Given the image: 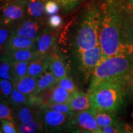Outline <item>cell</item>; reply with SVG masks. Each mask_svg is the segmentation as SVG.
<instances>
[{"label":"cell","instance_id":"d6986e66","mask_svg":"<svg viewBox=\"0 0 133 133\" xmlns=\"http://www.w3.org/2000/svg\"><path fill=\"white\" fill-rule=\"evenodd\" d=\"M97 121L98 126L100 128L105 126L119 123V121L116 117L115 113L109 112V111L101 110L96 109L90 110Z\"/></svg>","mask_w":133,"mask_h":133},{"label":"cell","instance_id":"5b68a950","mask_svg":"<svg viewBox=\"0 0 133 133\" xmlns=\"http://www.w3.org/2000/svg\"><path fill=\"white\" fill-rule=\"evenodd\" d=\"M101 59L102 51L100 45L65 58L70 76L81 83L90 81L93 71L101 62Z\"/></svg>","mask_w":133,"mask_h":133},{"label":"cell","instance_id":"4fadbf2b","mask_svg":"<svg viewBox=\"0 0 133 133\" xmlns=\"http://www.w3.org/2000/svg\"><path fill=\"white\" fill-rule=\"evenodd\" d=\"M69 104L74 112L90 110L92 109L89 94L79 90L71 94Z\"/></svg>","mask_w":133,"mask_h":133},{"label":"cell","instance_id":"603a6c76","mask_svg":"<svg viewBox=\"0 0 133 133\" xmlns=\"http://www.w3.org/2000/svg\"><path fill=\"white\" fill-rule=\"evenodd\" d=\"M54 86L44 89L38 95L34 96V106L42 109L52 103V91Z\"/></svg>","mask_w":133,"mask_h":133},{"label":"cell","instance_id":"4dcf8cb0","mask_svg":"<svg viewBox=\"0 0 133 133\" xmlns=\"http://www.w3.org/2000/svg\"><path fill=\"white\" fill-rule=\"evenodd\" d=\"M57 84L61 86L62 88H64L65 89L69 91L71 94H73V93L75 92L76 91H78V89L76 87L74 79L70 75L59 79L57 81Z\"/></svg>","mask_w":133,"mask_h":133},{"label":"cell","instance_id":"d4e9b609","mask_svg":"<svg viewBox=\"0 0 133 133\" xmlns=\"http://www.w3.org/2000/svg\"><path fill=\"white\" fill-rule=\"evenodd\" d=\"M71 94L56 83L52 91V102L69 103Z\"/></svg>","mask_w":133,"mask_h":133},{"label":"cell","instance_id":"5bb4252c","mask_svg":"<svg viewBox=\"0 0 133 133\" xmlns=\"http://www.w3.org/2000/svg\"><path fill=\"white\" fill-rule=\"evenodd\" d=\"M49 69V54L40 55L30 61L27 75L38 78Z\"/></svg>","mask_w":133,"mask_h":133},{"label":"cell","instance_id":"1f68e13d","mask_svg":"<svg viewBox=\"0 0 133 133\" xmlns=\"http://www.w3.org/2000/svg\"><path fill=\"white\" fill-rule=\"evenodd\" d=\"M127 126H124L123 123L110 124L101 128L102 133H119V132H129L130 129L128 128Z\"/></svg>","mask_w":133,"mask_h":133},{"label":"cell","instance_id":"8fae6325","mask_svg":"<svg viewBox=\"0 0 133 133\" xmlns=\"http://www.w3.org/2000/svg\"><path fill=\"white\" fill-rule=\"evenodd\" d=\"M59 29H52L47 26L36 39L35 48L39 55L49 54L57 45Z\"/></svg>","mask_w":133,"mask_h":133},{"label":"cell","instance_id":"2e32d148","mask_svg":"<svg viewBox=\"0 0 133 133\" xmlns=\"http://www.w3.org/2000/svg\"><path fill=\"white\" fill-rule=\"evenodd\" d=\"M37 78L30 75H26L24 77L15 80L13 82L14 88L17 90L28 96L35 95Z\"/></svg>","mask_w":133,"mask_h":133},{"label":"cell","instance_id":"3957f363","mask_svg":"<svg viewBox=\"0 0 133 133\" xmlns=\"http://www.w3.org/2000/svg\"><path fill=\"white\" fill-rule=\"evenodd\" d=\"M132 69L133 54L118 55L107 58L101 61L93 71L88 89L105 82L128 81Z\"/></svg>","mask_w":133,"mask_h":133},{"label":"cell","instance_id":"7402d4cb","mask_svg":"<svg viewBox=\"0 0 133 133\" xmlns=\"http://www.w3.org/2000/svg\"><path fill=\"white\" fill-rule=\"evenodd\" d=\"M17 131L19 133L41 132L45 131L44 126L40 118H38L28 123L19 124L17 125Z\"/></svg>","mask_w":133,"mask_h":133},{"label":"cell","instance_id":"ab89813d","mask_svg":"<svg viewBox=\"0 0 133 133\" xmlns=\"http://www.w3.org/2000/svg\"><path fill=\"white\" fill-rule=\"evenodd\" d=\"M132 118H133V114H132Z\"/></svg>","mask_w":133,"mask_h":133},{"label":"cell","instance_id":"7c38bea8","mask_svg":"<svg viewBox=\"0 0 133 133\" xmlns=\"http://www.w3.org/2000/svg\"><path fill=\"white\" fill-rule=\"evenodd\" d=\"M13 109L16 126L19 124L28 123L39 118V109L34 106L23 105Z\"/></svg>","mask_w":133,"mask_h":133},{"label":"cell","instance_id":"484cf974","mask_svg":"<svg viewBox=\"0 0 133 133\" xmlns=\"http://www.w3.org/2000/svg\"><path fill=\"white\" fill-rule=\"evenodd\" d=\"M1 119H9L15 123L14 109L8 99H0V120Z\"/></svg>","mask_w":133,"mask_h":133},{"label":"cell","instance_id":"74e56055","mask_svg":"<svg viewBox=\"0 0 133 133\" xmlns=\"http://www.w3.org/2000/svg\"><path fill=\"white\" fill-rule=\"evenodd\" d=\"M128 81H129V82H130V84H131V86H132V87H133V69L132 70V71H131V74H130V75H129Z\"/></svg>","mask_w":133,"mask_h":133},{"label":"cell","instance_id":"60d3db41","mask_svg":"<svg viewBox=\"0 0 133 133\" xmlns=\"http://www.w3.org/2000/svg\"><path fill=\"white\" fill-rule=\"evenodd\" d=\"M26 1H29V0H26Z\"/></svg>","mask_w":133,"mask_h":133},{"label":"cell","instance_id":"7a4b0ae2","mask_svg":"<svg viewBox=\"0 0 133 133\" xmlns=\"http://www.w3.org/2000/svg\"><path fill=\"white\" fill-rule=\"evenodd\" d=\"M100 25L99 1L92 0L60 31L57 44L65 57L100 45Z\"/></svg>","mask_w":133,"mask_h":133},{"label":"cell","instance_id":"6da1fadb","mask_svg":"<svg viewBox=\"0 0 133 133\" xmlns=\"http://www.w3.org/2000/svg\"><path fill=\"white\" fill-rule=\"evenodd\" d=\"M99 6L101 61L118 55L133 54V21L121 0H99Z\"/></svg>","mask_w":133,"mask_h":133},{"label":"cell","instance_id":"4316f807","mask_svg":"<svg viewBox=\"0 0 133 133\" xmlns=\"http://www.w3.org/2000/svg\"><path fill=\"white\" fill-rule=\"evenodd\" d=\"M11 30L12 26L0 24V55L6 52Z\"/></svg>","mask_w":133,"mask_h":133},{"label":"cell","instance_id":"9a60e30c","mask_svg":"<svg viewBox=\"0 0 133 133\" xmlns=\"http://www.w3.org/2000/svg\"><path fill=\"white\" fill-rule=\"evenodd\" d=\"M4 54L13 62H30L40 56L35 47L6 51Z\"/></svg>","mask_w":133,"mask_h":133},{"label":"cell","instance_id":"cb8c5ba5","mask_svg":"<svg viewBox=\"0 0 133 133\" xmlns=\"http://www.w3.org/2000/svg\"><path fill=\"white\" fill-rule=\"evenodd\" d=\"M8 99L13 108L23 105H30V96L21 92L14 88Z\"/></svg>","mask_w":133,"mask_h":133},{"label":"cell","instance_id":"8992f818","mask_svg":"<svg viewBox=\"0 0 133 133\" xmlns=\"http://www.w3.org/2000/svg\"><path fill=\"white\" fill-rule=\"evenodd\" d=\"M74 114H65L48 109H39V118L42 121L46 132L69 131L71 118Z\"/></svg>","mask_w":133,"mask_h":133},{"label":"cell","instance_id":"9c48e42d","mask_svg":"<svg viewBox=\"0 0 133 133\" xmlns=\"http://www.w3.org/2000/svg\"><path fill=\"white\" fill-rule=\"evenodd\" d=\"M47 26V20L36 19L25 16L12 26L11 34L36 39Z\"/></svg>","mask_w":133,"mask_h":133},{"label":"cell","instance_id":"f1b7e54d","mask_svg":"<svg viewBox=\"0 0 133 133\" xmlns=\"http://www.w3.org/2000/svg\"><path fill=\"white\" fill-rule=\"evenodd\" d=\"M29 62H16L12 61V73L14 81L27 75ZM13 81V82H14Z\"/></svg>","mask_w":133,"mask_h":133},{"label":"cell","instance_id":"e575fe53","mask_svg":"<svg viewBox=\"0 0 133 133\" xmlns=\"http://www.w3.org/2000/svg\"><path fill=\"white\" fill-rule=\"evenodd\" d=\"M63 24V19L59 15L54 14L50 16L47 19V25L52 29H61Z\"/></svg>","mask_w":133,"mask_h":133},{"label":"cell","instance_id":"f546056e","mask_svg":"<svg viewBox=\"0 0 133 133\" xmlns=\"http://www.w3.org/2000/svg\"><path fill=\"white\" fill-rule=\"evenodd\" d=\"M13 89L12 81L0 78V99H8Z\"/></svg>","mask_w":133,"mask_h":133},{"label":"cell","instance_id":"8d00e7d4","mask_svg":"<svg viewBox=\"0 0 133 133\" xmlns=\"http://www.w3.org/2000/svg\"><path fill=\"white\" fill-rule=\"evenodd\" d=\"M125 11L133 21V0H121Z\"/></svg>","mask_w":133,"mask_h":133},{"label":"cell","instance_id":"d6a6232c","mask_svg":"<svg viewBox=\"0 0 133 133\" xmlns=\"http://www.w3.org/2000/svg\"><path fill=\"white\" fill-rule=\"evenodd\" d=\"M42 109H48L51 110L53 111L59 112L62 113H65V114H74V112H73L71 107H70L69 103H56L52 102L51 104L48 105Z\"/></svg>","mask_w":133,"mask_h":133},{"label":"cell","instance_id":"ac0fdd59","mask_svg":"<svg viewBox=\"0 0 133 133\" xmlns=\"http://www.w3.org/2000/svg\"><path fill=\"white\" fill-rule=\"evenodd\" d=\"M36 46V39L11 34L8 41L6 51L33 48Z\"/></svg>","mask_w":133,"mask_h":133},{"label":"cell","instance_id":"f35d334b","mask_svg":"<svg viewBox=\"0 0 133 133\" xmlns=\"http://www.w3.org/2000/svg\"><path fill=\"white\" fill-rule=\"evenodd\" d=\"M9 1H11V0H0V8Z\"/></svg>","mask_w":133,"mask_h":133},{"label":"cell","instance_id":"e0dca14e","mask_svg":"<svg viewBox=\"0 0 133 133\" xmlns=\"http://www.w3.org/2000/svg\"><path fill=\"white\" fill-rule=\"evenodd\" d=\"M46 0H29L26 1V16L36 19L47 20L44 9Z\"/></svg>","mask_w":133,"mask_h":133},{"label":"cell","instance_id":"ba28073f","mask_svg":"<svg viewBox=\"0 0 133 133\" xmlns=\"http://www.w3.org/2000/svg\"><path fill=\"white\" fill-rule=\"evenodd\" d=\"M69 131L76 132L102 133L101 128L90 110L75 112L71 118Z\"/></svg>","mask_w":133,"mask_h":133},{"label":"cell","instance_id":"30bf717a","mask_svg":"<svg viewBox=\"0 0 133 133\" xmlns=\"http://www.w3.org/2000/svg\"><path fill=\"white\" fill-rule=\"evenodd\" d=\"M49 70L56 76L57 81L70 75L65 57L58 44L49 54Z\"/></svg>","mask_w":133,"mask_h":133},{"label":"cell","instance_id":"d590c367","mask_svg":"<svg viewBox=\"0 0 133 133\" xmlns=\"http://www.w3.org/2000/svg\"><path fill=\"white\" fill-rule=\"evenodd\" d=\"M1 128L4 133H17L18 132L17 128L15 123L9 119L0 120Z\"/></svg>","mask_w":133,"mask_h":133},{"label":"cell","instance_id":"44dd1931","mask_svg":"<svg viewBox=\"0 0 133 133\" xmlns=\"http://www.w3.org/2000/svg\"><path fill=\"white\" fill-rule=\"evenodd\" d=\"M0 78L14 81L12 61L4 54L0 55Z\"/></svg>","mask_w":133,"mask_h":133},{"label":"cell","instance_id":"52a82bcc","mask_svg":"<svg viewBox=\"0 0 133 133\" xmlns=\"http://www.w3.org/2000/svg\"><path fill=\"white\" fill-rule=\"evenodd\" d=\"M26 0H11L0 8V24L12 26L26 16Z\"/></svg>","mask_w":133,"mask_h":133},{"label":"cell","instance_id":"ffe728a7","mask_svg":"<svg viewBox=\"0 0 133 133\" xmlns=\"http://www.w3.org/2000/svg\"><path fill=\"white\" fill-rule=\"evenodd\" d=\"M57 83V79L49 69L38 77L36 83V88L35 95L36 96L47 88L54 86Z\"/></svg>","mask_w":133,"mask_h":133},{"label":"cell","instance_id":"277c9868","mask_svg":"<svg viewBox=\"0 0 133 133\" xmlns=\"http://www.w3.org/2000/svg\"><path fill=\"white\" fill-rule=\"evenodd\" d=\"M128 81L105 82L88 89L92 109L116 113L123 102Z\"/></svg>","mask_w":133,"mask_h":133},{"label":"cell","instance_id":"83f0119b","mask_svg":"<svg viewBox=\"0 0 133 133\" xmlns=\"http://www.w3.org/2000/svg\"><path fill=\"white\" fill-rule=\"evenodd\" d=\"M59 5L63 14H69L72 12L83 0H54Z\"/></svg>","mask_w":133,"mask_h":133},{"label":"cell","instance_id":"836d02e7","mask_svg":"<svg viewBox=\"0 0 133 133\" xmlns=\"http://www.w3.org/2000/svg\"><path fill=\"white\" fill-rule=\"evenodd\" d=\"M44 9L47 16H52L59 12V5L54 0H46L44 3Z\"/></svg>","mask_w":133,"mask_h":133}]
</instances>
